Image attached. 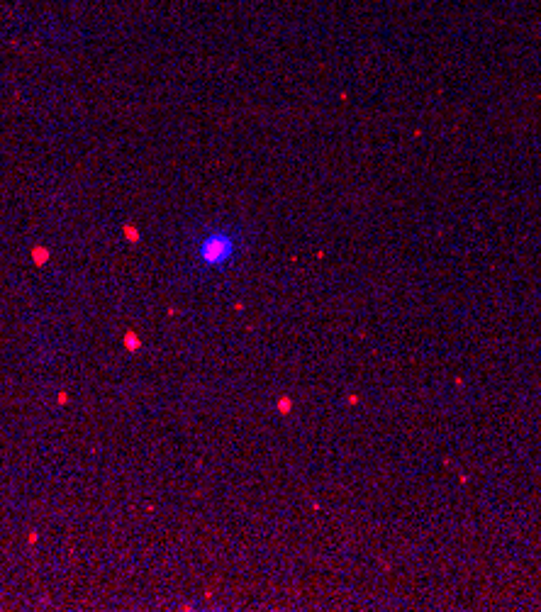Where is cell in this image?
<instances>
[{"mask_svg":"<svg viewBox=\"0 0 541 612\" xmlns=\"http://www.w3.org/2000/svg\"><path fill=\"white\" fill-rule=\"evenodd\" d=\"M239 254V237L230 230H208L195 242L193 261L205 271L227 269Z\"/></svg>","mask_w":541,"mask_h":612,"instance_id":"1","label":"cell"}]
</instances>
